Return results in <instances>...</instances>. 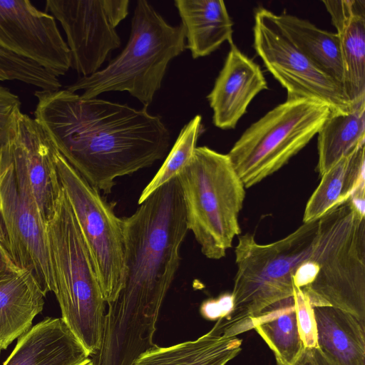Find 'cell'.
I'll return each mask as SVG.
<instances>
[{"mask_svg": "<svg viewBox=\"0 0 365 365\" xmlns=\"http://www.w3.org/2000/svg\"><path fill=\"white\" fill-rule=\"evenodd\" d=\"M1 350H2V349L0 348V355H1Z\"/></svg>", "mask_w": 365, "mask_h": 365, "instance_id": "cell-33", "label": "cell"}, {"mask_svg": "<svg viewBox=\"0 0 365 365\" xmlns=\"http://www.w3.org/2000/svg\"><path fill=\"white\" fill-rule=\"evenodd\" d=\"M88 358L61 318L46 317L18 339L2 365H78Z\"/></svg>", "mask_w": 365, "mask_h": 365, "instance_id": "cell-15", "label": "cell"}, {"mask_svg": "<svg viewBox=\"0 0 365 365\" xmlns=\"http://www.w3.org/2000/svg\"><path fill=\"white\" fill-rule=\"evenodd\" d=\"M267 88L260 66L231 44L223 67L207 96L213 110L214 125L224 130L235 128L253 98Z\"/></svg>", "mask_w": 365, "mask_h": 365, "instance_id": "cell-14", "label": "cell"}, {"mask_svg": "<svg viewBox=\"0 0 365 365\" xmlns=\"http://www.w3.org/2000/svg\"><path fill=\"white\" fill-rule=\"evenodd\" d=\"M44 297L32 274L20 269L0 279V348L29 330L42 312Z\"/></svg>", "mask_w": 365, "mask_h": 365, "instance_id": "cell-19", "label": "cell"}, {"mask_svg": "<svg viewBox=\"0 0 365 365\" xmlns=\"http://www.w3.org/2000/svg\"><path fill=\"white\" fill-rule=\"evenodd\" d=\"M124 262L120 288L108 304L98 365H133L155 348L153 336L165 297L180 263L188 231L177 177L130 216L123 217Z\"/></svg>", "mask_w": 365, "mask_h": 365, "instance_id": "cell-2", "label": "cell"}, {"mask_svg": "<svg viewBox=\"0 0 365 365\" xmlns=\"http://www.w3.org/2000/svg\"><path fill=\"white\" fill-rule=\"evenodd\" d=\"M320 177L341 158L365 144V102L347 113H331L317 133Z\"/></svg>", "mask_w": 365, "mask_h": 365, "instance_id": "cell-23", "label": "cell"}, {"mask_svg": "<svg viewBox=\"0 0 365 365\" xmlns=\"http://www.w3.org/2000/svg\"><path fill=\"white\" fill-rule=\"evenodd\" d=\"M34 95L35 119L70 165L104 194L117 178L151 166L168 151L170 132L147 107L86 98L66 89Z\"/></svg>", "mask_w": 365, "mask_h": 365, "instance_id": "cell-3", "label": "cell"}, {"mask_svg": "<svg viewBox=\"0 0 365 365\" xmlns=\"http://www.w3.org/2000/svg\"><path fill=\"white\" fill-rule=\"evenodd\" d=\"M0 225L15 263L32 274L45 296L54 292L46 223L19 190L4 146L0 148Z\"/></svg>", "mask_w": 365, "mask_h": 365, "instance_id": "cell-11", "label": "cell"}, {"mask_svg": "<svg viewBox=\"0 0 365 365\" xmlns=\"http://www.w3.org/2000/svg\"><path fill=\"white\" fill-rule=\"evenodd\" d=\"M20 269L11 255L0 225V279Z\"/></svg>", "mask_w": 365, "mask_h": 365, "instance_id": "cell-30", "label": "cell"}, {"mask_svg": "<svg viewBox=\"0 0 365 365\" xmlns=\"http://www.w3.org/2000/svg\"><path fill=\"white\" fill-rule=\"evenodd\" d=\"M272 19L283 34L345 93L344 66L337 34L290 14L272 12Z\"/></svg>", "mask_w": 365, "mask_h": 365, "instance_id": "cell-21", "label": "cell"}, {"mask_svg": "<svg viewBox=\"0 0 365 365\" xmlns=\"http://www.w3.org/2000/svg\"><path fill=\"white\" fill-rule=\"evenodd\" d=\"M233 312L247 318L300 289L312 307H331L365 324V215L349 200L283 238L240 235Z\"/></svg>", "mask_w": 365, "mask_h": 365, "instance_id": "cell-1", "label": "cell"}, {"mask_svg": "<svg viewBox=\"0 0 365 365\" xmlns=\"http://www.w3.org/2000/svg\"><path fill=\"white\" fill-rule=\"evenodd\" d=\"M46 229L61 319L91 357L101 345L106 302L63 187Z\"/></svg>", "mask_w": 365, "mask_h": 365, "instance_id": "cell-4", "label": "cell"}, {"mask_svg": "<svg viewBox=\"0 0 365 365\" xmlns=\"http://www.w3.org/2000/svg\"><path fill=\"white\" fill-rule=\"evenodd\" d=\"M78 365H93L92 359L89 357Z\"/></svg>", "mask_w": 365, "mask_h": 365, "instance_id": "cell-32", "label": "cell"}, {"mask_svg": "<svg viewBox=\"0 0 365 365\" xmlns=\"http://www.w3.org/2000/svg\"><path fill=\"white\" fill-rule=\"evenodd\" d=\"M329 107L307 98L287 99L252 123L227 155L246 188L278 171L316 135Z\"/></svg>", "mask_w": 365, "mask_h": 365, "instance_id": "cell-7", "label": "cell"}, {"mask_svg": "<svg viewBox=\"0 0 365 365\" xmlns=\"http://www.w3.org/2000/svg\"><path fill=\"white\" fill-rule=\"evenodd\" d=\"M234 310V300L231 293H225L217 299H207L201 304L200 313L208 320H217L230 316Z\"/></svg>", "mask_w": 365, "mask_h": 365, "instance_id": "cell-29", "label": "cell"}, {"mask_svg": "<svg viewBox=\"0 0 365 365\" xmlns=\"http://www.w3.org/2000/svg\"><path fill=\"white\" fill-rule=\"evenodd\" d=\"M253 46L264 66L286 89L287 99L307 98L327 105L331 113H347L351 106L341 87L315 66L280 31L272 12L255 14Z\"/></svg>", "mask_w": 365, "mask_h": 365, "instance_id": "cell-9", "label": "cell"}, {"mask_svg": "<svg viewBox=\"0 0 365 365\" xmlns=\"http://www.w3.org/2000/svg\"><path fill=\"white\" fill-rule=\"evenodd\" d=\"M186 48L182 24H168L147 1L138 0L124 49L103 69L66 87L82 97L127 91L148 107L160 88L168 66Z\"/></svg>", "mask_w": 365, "mask_h": 365, "instance_id": "cell-5", "label": "cell"}, {"mask_svg": "<svg viewBox=\"0 0 365 365\" xmlns=\"http://www.w3.org/2000/svg\"><path fill=\"white\" fill-rule=\"evenodd\" d=\"M336 29L345 73V93L353 107L365 102V1H322Z\"/></svg>", "mask_w": 365, "mask_h": 365, "instance_id": "cell-16", "label": "cell"}, {"mask_svg": "<svg viewBox=\"0 0 365 365\" xmlns=\"http://www.w3.org/2000/svg\"><path fill=\"white\" fill-rule=\"evenodd\" d=\"M4 147L19 190L32 201L46 224L62 190L56 168L57 147L41 124L21 111L16 113Z\"/></svg>", "mask_w": 365, "mask_h": 365, "instance_id": "cell-12", "label": "cell"}, {"mask_svg": "<svg viewBox=\"0 0 365 365\" xmlns=\"http://www.w3.org/2000/svg\"><path fill=\"white\" fill-rule=\"evenodd\" d=\"M47 11L67 38L71 68L82 77L100 70L109 53L119 48L116 27L127 16L128 0H46Z\"/></svg>", "mask_w": 365, "mask_h": 365, "instance_id": "cell-10", "label": "cell"}, {"mask_svg": "<svg viewBox=\"0 0 365 365\" xmlns=\"http://www.w3.org/2000/svg\"><path fill=\"white\" fill-rule=\"evenodd\" d=\"M313 309L318 348L337 365H365V324L336 308Z\"/></svg>", "mask_w": 365, "mask_h": 365, "instance_id": "cell-20", "label": "cell"}, {"mask_svg": "<svg viewBox=\"0 0 365 365\" xmlns=\"http://www.w3.org/2000/svg\"><path fill=\"white\" fill-rule=\"evenodd\" d=\"M292 365H337L318 347L304 349Z\"/></svg>", "mask_w": 365, "mask_h": 365, "instance_id": "cell-31", "label": "cell"}, {"mask_svg": "<svg viewBox=\"0 0 365 365\" xmlns=\"http://www.w3.org/2000/svg\"><path fill=\"white\" fill-rule=\"evenodd\" d=\"M365 144L341 158L322 179L305 206L302 222H309L348 201L364 185Z\"/></svg>", "mask_w": 365, "mask_h": 365, "instance_id": "cell-22", "label": "cell"}, {"mask_svg": "<svg viewBox=\"0 0 365 365\" xmlns=\"http://www.w3.org/2000/svg\"><path fill=\"white\" fill-rule=\"evenodd\" d=\"M242 339L230 335L223 318L195 340L150 349L133 365H226L242 351Z\"/></svg>", "mask_w": 365, "mask_h": 365, "instance_id": "cell-17", "label": "cell"}, {"mask_svg": "<svg viewBox=\"0 0 365 365\" xmlns=\"http://www.w3.org/2000/svg\"><path fill=\"white\" fill-rule=\"evenodd\" d=\"M56 168L61 186L90 252L103 298L114 300L121 285L124 259L123 218L59 152Z\"/></svg>", "mask_w": 365, "mask_h": 365, "instance_id": "cell-8", "label": "cell"}, {"mask_svg": "<svg viewBox=\"0 0 365 365\" xmlns=\"http://www.w3.org/2000/svg\"><path fill=\"white\" fill-rule=\"evenodd\" d=\"M203 131L202 117L195 115L181 129L164 163L139 196L138 204L155 190L176 178L191 158Z\"/></svg>", "mask_w": 365, "mask_h": 365, "instance_id": "cell-25", "label": "cell"}, {"mask_svg": "<svg viewBox=\"0 0 365 365\" xmlns=\"http://www.w3.org/2000/svg\"><path fill=\"white\" fill-rule=\"evenodd\" d=\"M0 47L59 77L71 68V53L53 15L28 0H0Z\"/></svg>", "mask_w": 365, "mask_h": 365, "instance_id": "cell-13", "label": "cell"}, {"mask_svg": "<svg viewBox=\"0 0 365 365\" xmlns=\"http://www.w3.org/2000/svg\"><path fill=\"white\" fill-rule=\"evenodd\" d=\"M293 299L299 335L304 349L317 348V326L314 309L309 299L293 285Z\"/></svg>", "mask_w": 365, "mask_h": 365, "instance_id": "cell-27", "label": "cell"}, {"mask_svg": "<svg viewBox=\"0 0 365 365\" xmlns=\"http://www.w3.org/2000/svg\"><path fill=\"white\" fill-rule=\"evenodd\" d=\"M250 319L252 329L272 350L277 365H292L298 359L304 347L298 330L293 297Z\"/></svg>", "mask_w": 365, "mask_h": 365, "instance_id": "cell-24", "label": "cell"}, {"mask_svg": "<svg viewBox=\"0 0 365 365\" xmlns=\"http://www.w3.org/2000/svg\"><path fill=\"white\" fill-rule=\"evenodd\" d=\"M188 230L210 259H220L241 228L240 212L246 187L227 154L196 147L177 176Z\"/></svg>", "mask_w": 365, "mask_h": 365, "instance_id": "cell-6", "label": "cell"}, {"mask_svg": "<svg viewBox=\"0 0 365 365\" xmlns=\"http://www.w3.org/2000/svg\"><path fill=\"white\" fill-rule=\"evenodd\" d=\"M189 49L193 58L210 55L225 41H232L233 23L221 0H175Z\"/></svg>", "mask_w": 365, "mask_h": 365, "instance_id": "cell-18", "label": "cell"}, {"mask_svg": "<svg viewBox=\"0 0 365 365\" xmlns=\"http://www.w3.org/2000/svg\"><path fill=\"white\" fill-rule=\"evenodd\" d=\"M19 81L44 91H57L61 86L58 77L0 47V81Z\"/></svg>", "mask_w": 365, "mask_h": 365, "instance_id": "cell-26", "label": "cell"}, {"mask_svg": "<svg viewBox=\"0 0 365 365\" xmlns=\"http://www.w3.org/2000/svg\"><path fill=\"white\" fill-rule=\"evenodd\" d=\"M19 111V96L0 85V148L7 143L14 118Z\"/></svg>", "mask_w": 365, "mask_h": 365, "instance_id": "cell-28", "label": "cell"}]
</instances>
